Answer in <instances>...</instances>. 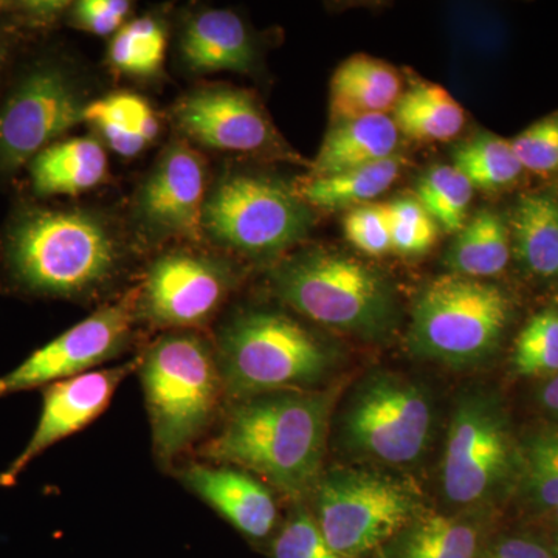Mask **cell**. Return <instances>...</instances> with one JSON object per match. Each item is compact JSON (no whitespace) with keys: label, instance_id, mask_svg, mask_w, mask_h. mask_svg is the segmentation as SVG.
I'll return each instance as SVG.
<instances>
[{"label":"cell","instance_id":"1","mask_svg":"<svg viewBox=\"0 0 558 558\" xmlns=\"http://www.w3.org/2000/svg\"><path fill=\"white\" fill-rule=\"evenodd\" d=\"M123 250L108 220L24 202L0 230V286L36 299L92 295L119 275Z\"/></svg>","mask_w":558,"mask_h":558},{"label":"cell","instance_id":"18","mask_svg":"<svg viewBox=\"0 0 558 558\" xmlns=\"http://www.w3.org/2000/svg\"><path fill=\"white\" fill-rule=\"evenodd\" d=\"M497 529L494 509L435 512L427 508L374 558H480Z\"/></svg>","mask_w":558,"mask_h":558},{"label":"cell","instance_id":"14","mask_svg":"<svg viewBox=\"0 0 558 558\" xmlns=\"http://www.w3.org/2000/svg\"><path fill=\"white\" fill-rule=\"evenodd\" d=\"M207 194L199 154L183 143L168 146L140 186L134 207L138 230L149 241L199 240Z\"/></svg>","mask_w":558,"mask_h":558},{"label":"cell","instance_id":"36","mask_svg":"<svg viewBox=\"0 0 558 558\" xmlns=\"http://www.w3.org/2000/svg\"><path fill=\"white\" fill-rule=\"evenodd\" d=\"M50 22L49 2L0 3V81L9 72L17 40Z\"/></svg>","mask_w":558,"mask_h":558},{"label":"cell","instance_id":"11","mask_svg":"<svg viewBox=\"0 0 558 558\" xmlns=\"http://www.w3.org/2000/svg\"><path fill=\"white\" fill-rule=\"evenodd\" d=\"M310 205L296 190L258 174L227 175L205 199L202 234L248 256H274L307 236Z\"/></svg>","mask_w":558,"mask_h":558},{"label":"cell","instance_id":"26","mask_svg":"<svg viewBox=\"0 0 558 558\" xmlns=\"http://www.w3.org/2000/svg\"><path fill=\"white\" fill-rule=\"evenodd\" d=\"M405 163L403 157L392 156L339 174L311 178L296 193L307 205L323 209H341L354 205L362 207L391 189Z\"/></svg>","mask_w":558,"mask_h":558},{"label":"cell","instance_id":"32","mask_svg":"<svg viewBox=\"0 0 558 558\" xmlns=\"http://www.w3.org/2000/svg\"><path fill=\"white\" fill-rule=\"evenodd\" d=\"M512 366L521 377L557 376L558 307H545L523 326L513 344Z\"/></svg>","mask_w":558,"mask_h":558},{"label":"cell","instance_id":"25","mask_svg":"<svg viewBox=\"0 0 558 558\" xmlns=\"http://www.w3.org/2000/svg\"><path fill=\"white\" fill-rule=\"evenodd\" d=\"M510 242V230L501 216L490 209L476 213L458 231L447 252L450 274L475 279L497 277L508 267Z\"/></svg>","mask_w":558,"mask_h":558},{"label":"cell","instance_id":"9","mask_svg":"<svg viewBox=\"0 0 558 558\" xmlns=\"http://www.w3.org/2000/svg\"><path fill=\"white\" fill-rule=\"evenodd\" d=\"M311 497L319 531L343 558H374L427 509L413 481L379 469H330Z\"/></svg>","mask_w":558,"mask_h":558},{"label":"cell","instance_id":"30","mask_svg":"<svg viewBox=\"0 0 558 558\" xmlns=\"http://www.w3.org/2000/svg\"><path fill=\"white\" fill-rule=\"evenodd\" d=\"M167 53V31L153 17L124 24L113 36L109 60L113 68L131 76H153L161 69Z\"/></svg>","mask_w":558,"mask_h":558},{"label":"cell","instance_id":"40","mask_svg":"<svg viewBox=\"0 0 558 558\" xmlns=\"http://www.w3.org/2000/svg\"><path fill=\"white\" fill-rule=\"evenodd\" d=\"M538 405L550 417L553 424H558V374L546 379L538 389Z\"/></svg>","mask_w":558,"mask_h":558},{"label":"cell","instance_id":"12","mask_svg":"<svg viewBox=\"0 0 558 558\" xmlns=\"http://www.w3.org/2000/svg\"><path fill=\"white\" fill-rule=\"evenodd\" d=\"M132 323L128 301L102 307L0 376V398L90 373L126 348Z\"/></svg>","mask_w":558,"mask_h":558},{"label":"cell","instance_id":"6","mask_svg":"<svg viewBox=\"0 0 558 558\" xmlns=\"http://www.w3.org/2000/svg\"><path fill=\"white\" fill-rule=\"evenodd\" d=\"M513 314L512 296L498 284L442 275L414 301L407 341L418 359L453 369L475 368L497 354Z\"/></svg>","mask_w":558,"mask_h":558},{"label":"cell","instance_id":"21","mask_svg":"<svg viewBox=\"0 0 558 558\" xmlns=\"http://www.w3.org/2000/svg\"><path fill=\"white\" fill-rule=\"evenodd\" d=\"M402 81L387 62L355 54L348 58L330 81V116L336 123L381 116L395 109Z\"/></svg>","mask_w":558,"mask_h":558},{"label":"cell","instance_id":"15","mask_svg":"<svg viewBox=\"0 0 558 558\" xmlns=\"http://www.w3.org/2000/svg\"><path fill=\"white\" fill-rule=\"evenodd\" d=\"M138 363L140 360L116 368L90 371L47 385L38 427L20 457L0 475V486H13L21 473L44 451L75 435L100 416L108 409L121 381L138 368Z\"/></svg>","mask_w":558,"mask_h":558},{"label":"cell","instance_id":"31","mask_svg":"<svg viewBox=\"0 0 558 558\" xmlns=\"http://www.w3.org/2000/svg\"><path fill=\"white\" fill-rule=\"evenodd\" d=\"M416 199L444 230L459 231L465 226L473 186L450 165L429 168L416 185Z\"/></svg>","mask_w":558,"mask_h":558},{"label":"cell","instance_id":"34","mask_svg":"<svg viewBox=\"0 0 558 558\" xmlns=\"http://www.w3.org/2000/svg\"><path fill=\"white\" fill-rule=\"evenodd\" d=\"M385 205L392 250L402 255H421L432 248L438 238V223L421 202L413 197H402Z\"/></svg>","mask_w":558,"mask_h":558},{"label":"cell","instance_id":"13","mask_svg":"<svg viewBox=\"0 0 558 558\" xmlns=\"http://www.w3.org/2000/svg\"><path fill=\"white\" fill-rule=\"evenodd\" d=\"M233 288L226 264L189 250L154 260L143 284V314L163 328H194L207 323Z\"/></svg>","mask_w":558,"mask_h":558},{"label":"cell","instance_id":"38","mask_svg":"<svg viewBox=\"0 0 558 558\" xmlns=\"http://www.w3.org/2000/svg\"><path fill=\"white\" fill-rule=\"evenodd\" d=\"M480 558H558L537 529H497Z\"/></svg>","mask_w":558,"mask_h":558},{"label":"cell","instance_id":"7","mask_svg":"<svg viewBox=\"0 0 558 558\" xmlns=\"http://www.w3.org/2000/svg\"><path fill=\"white\" fill-rule=\"evenodd\" d=\"M520 436L497 392L469 388L458 396L440 459V492L450 510L494 509L513 495Z\"/></svg>","mask_w":558,"mask_h":558},{"label":"cell","instance_id":"10","mask_svg":"<svg viewBox=\"0 0 558 558\" xmlns=\"http://www.w3.org/2000/svg\"><path fill=\"white\" fill-rule=\"evenodd\" d=\"M5 73L0 87V179H11L61 135L83 121V87L72 70L50 53Z\"/></svg>","mask_w":558,"mask_h":558},{"label":"cell","instance_id":"4","mask_svg":"<svg viewBox=\"0 0 558 558\" xmlns=\"http://www.w3.org/2000/svg\"><path fill=\"white\" fill-rule=\"evenodd\" d=\"M271 286L304 317L357 339L385 340L398 326V299L388 279L341 253H300L279 264Z\"/></svg>","mask_w":558,"mask_h":558},{"label":"cell","instance_id":"28","mask_svg":"<svg viewBox=\"0 0 558 558\" xmlns=\"http://www.w3.org/2000/svg\"><path fill=\"white\" fill-rule=\"evenodd\" d=\"M513 495L537 519L558 508V424L549 422L520 436V473Z\"/></svg>","mask_w":558,"mask_h":558},{"label":"cell","instance_id":"41","mask_svg":"<svg viewBox=\"0 0 558 558\" xmlns=\"http://www.w3.org/2000/svg\"><path fill=\"white\" fill-rule=\"evenodd\" d=\"M538 520L539 524L535 529L549 543L550 548L556 550L558 556V508L550 510L545 515L538 517Z\"/></svg>","mask_w":558,"mask_h":558},{"label":"cell","instance_id":"19","mask_svg":"<svg viewBox=\"0 0 558 558\" xmlns=\"http://www.w3.org/2000/svg\"><path fill=\"white\" fill-rule=\"evenodd\" d=\"M179 47L186 68L197 73H247L255 62L247 25L230 10H205L191 17Z\"/></svg>","mask_w":558,"mask_h":558},{"label":"cell","instance_id":"35","mask_svg":"<svg viewBox=\"0 0 558 558\" xmlns=\"http://www.w3.org/2000/svg\"><path fill=\"white\" fill-rule=\"evenodd\" d=\"M524 171L549 175L558 171V110L535 121L510 140Z\"/></svg>","mask_w":558,"mask_h":558},{"label":"cell","instance_id":"27","mask_svg":"<svg viewBox=\"0 0 558 558\" xmlns=\"http://www.w3.org/2000/svg\"><path fill=\"white\" fill-rule=\"evenodd\" d=\"M399 132L422 142H449L465 124L464 109L435 83H417L400 95L395 106Z\"/></svg>","mask_w":558,"mask_h":558},{"label":"cell","instance_id":"24","mask_svg":"<svg viewBox=\"0 0 558 558\" xmlns=\"http://www.w3.org/2000/svg\"><path fill=\"white\" fill-rule=\"evenodd\" d=\"M83 120L92 124L113 153L135 157L159 135L156 110L132 92H116L87 102Z\"/></svg>","mask_w":558,"mask_h":558},{"label":"cell","instance_id":"16","mask_svg":"<svg viewBox=\"0 0 558 558\" xmlns=\"http://www.w3.org/2000/svg\"><path fill=\"white\" fill-rule=\"evenodd\" d=\"M175 124L185 137L205 148L255 153L274 143L266 113L248 92L234 87H202L174 106Z\"/></svg>","mask_w":558,"mask_h":558},{"label":"cell","instance_id":"20","mask_svg":"<svg viewBox=\"0 0 558 558\" xmlns=\"http://www.w3.org/2000/svg\"><path fill=\"white\" fill-rule=\"evenodd\" d=\"M36 199L76 196L100 185L108 175V154L98 140H60L40 150L25 168Z\"/></svg>","mask_w":558,"mask_h":558},{"label":"cell","instance_id":"29","mask_svg":"<svg viewBox=\"0 0 558 558\" xmlns=\"http://www.w3.org/2000/svg\"><path fill=\"white\" fill-rule=\"evenodd\" d=\"M453 163L473 189L487 191L513 185L524 171L512 143L487 132L458 146Z\"/></svg>","mask_w":558,"mask_h":558},{"label":"cell","instance_id":"2","mask_svg":"<svg viewBox=\"0 0 558 558\" xmlns=\"http://www.w3.org/2000/svg\"><path fill=\"white\" fill-rule=\"evenodd\" d=\"M336 392L275 391L236 400L202 453L303 501L323 475Z\"/></svg>","mask_w":558,"mask_h":558},{"label":"cell","instance_id":"33","mask_svg":"<svg viewBox=\"0 0 558 558\" xmlns=\"http://www.w3.org/2000/svg\"><path fill=\"white\" fill-rule=\"evenodd\" d=\"M266 550L269 558H343L326 542L311 510L301 506L279 523Z\"/></svg>","mask_w":558,"mask_h":558},{"label":"cell","instance_id":"39","mask_svg":"<svg viewBox=\"0 0 558 558\" xmlns=\"http://www.w3.org/2000/svg\"><path fill=\"white\" fill-rule=\"evenodd\" d=\"M72 20L78 27L95 35L108 36L124 25L131 11L126 0H81L70 7Z\"/></svg>","mask_w":558,"mask_h":558},{"label":"cell","instance_id":"8","mask_svg":"<svg viewBox=\"0 0 558 558\" xmlns=\"http://www.w3.org/2000/svg\"><path fill=\"white\" fill-rule=\"evenodd\" d=\"M436 428V403L422 381L395 371H371L355 385L337 422L349 457L407 468L427 454Z\"/></svg>","mask_w":558,"mask_h":558},{"label":"cell","instance_id":"23","mask_svg":"<svg viewBox=\"0 0 558 558\" xmlns=\"http://www.w3.org/2000/svg\"><path fill=\"white\" fill-rule=\"evenodd\" d=\"M510 241L527 274L539 279H557L558 196L532 193L520 197L510 219Z\"/></svg>","mask_w":558,"mask_h":558},{"label":"cell","instance_id":"5","mask_svg":"<svg viewBox=\"0 0 558 558\" xmlns=\"http://www.w3.org/2000/svg\"><path fill=\"white\" fill-rule=\"evenodd\" d=\"M154 453L171 464L209 427L223 392L215 348L196 333H168L138 363Z\"/></svg>","mask_w":558,"mask_h":558},{"label":"cell","instance_id":"17","mask_svg":"<svg viewBox=\"0 0 558 558\" xmlns=\"http://www.w3.org/2000/svg\"><path fill=\"white\" fill-rule=\"evenodd\" d=\"M179 480L250 543L269 545L279 526V510L264 481L226 464H190L180 470Z\"/></svg>","mask_w":558,"mask_h":558},{"label":"cell","instance_id":"3","mask_svg":"<svg viewBox=\"0 0 558 558\" xmlns=\"http://www.w3.org/2000/svg\"><path fill=\"white\" fill-rule=\"evenodd\" d=\"M215 351L223 389L236 400L319 389L339 365V354L326 341L275 311L231 318L220 329Z\"/></svg>","mask_w":558,"mask_h":558},{"label":"cell","instance_id":"37","mask_svg":"<svg viewBox=\"0 0 558 558\" xmlns=\"http://www.w3.org/2000/svg\"><path fill=\"white\" fill-rule=\"evenodd\" d=\"M348 241L366 255L380 256L392 250L387 205H362L348 213L343 222Z\"/></svg>","mask_w":558,"mask_h":558},{"label":"cell","instance_id":"22","mask_svg":"<svg viewBox=\"0 0 558 558\" xmlns=\"http://www.w3.org/2000/svg\"><path fill=\"white\" fill-rule=\"evenodd\" d=\"M399 130L387 113L337 123L323 140L311 178H326L396 156Z\"/></svg>","mask_w":558,"mask_h":558}]
</instances>
